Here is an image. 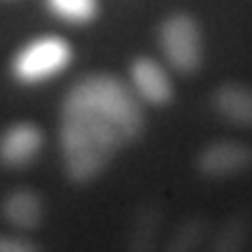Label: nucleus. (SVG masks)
I'll return each instance as SVG.
<instances>
[{
	"label": "nucleus",
	"mask_w": 252,
	"mask_h": 252,
	"mask_svg": "<svg viewBox=\"0 0 252 252\" xmlns=\"http://www.w3.org/2000/svg\"><path fill=\"white\" fill-rule=\"evenodd\" d=\"M45 7L54 19L75 26L91 24L100 12L98 0H45Z\"/></svg>",
	"instance_id": "nucleus-12"
},
{
	"label": "nucleus",
	"mask_w": 252,
	"mask_h": 252,
	"mask_svg": "<svg viewBox=\"0 0 252 252\" xmlns=\"http://www.w3.org/2000/svg\"><path fill=\"white\" fill-rule=\"evenodd\" d=\"M213 110L241 128H252V89L241 82H224L213 91Z\"/></svg>",
	"instance_id": "nucleus-8"
},
{
	"label": "nucleus",
	"mask_w": 252,
	"mask_h": 252,
	"mask_svg": "<svg viewBox=\"0 0 252 252\" xmlns=\"http://www.w3.org/2000/svg\"><path fill=\"white\" fill-rule=\"evenodd\" d=\"M252 168V147L241 140H215L196 154V171L208 180H229Z\"/></svg>",
	"instance_id": "nucleus-4"
},
{
	"label": "nucleus",
	"mask_w": 252,
	"mask_h": 252,
	"mask_svg": "<svg viewBox=\"0 0 252 252\" xmlns=\"http://www.w3.org/2000/svg\"><path fill=\"white\" fill-rule=\"evenodd\" d=\"M40 245L24 231H0V252H35Z\"/></svg>",
	"instance_id": "nucleus-13"
},
{
	"label": "nucleus",
	"mask_w": 252,
	"mask_h": 252,
	"mask_svg": "<svg viewBox=\"0 0 252 252\" xmlns=\"http://www.w3.org/2000/svg\"><path fill=\"white\" fill-rule=\"evenodd\" d=\"M45 150V131L33 122H14L0 133V163L12 171L28 168Z\"/></svg>",
	"instance_id": "nucleus-5"
},
{
	"label": "nucleus",
	"mask_w": 252,
	"mask_h": 252,
	"mask_svg": "<svg viewBox=\"0 0 252 252\" xmlns=\"http://www.w3.org/2000/svg\"><path fill=\"white\" fill-rule=\"evenodd\" d=\"M163 220H166V213H163L161 203L150 201V203L138 206L126 226V248L128 250H152L159 243Z\"/></svg>",
	"instance_id": "nucleus-9"
},
{
	"label": "nucleus",
	"mask_w": 252,
	"mask_h": 252,
	"mask_svg": "<svg viewBox=\"0 0 252 252\" xmlns=\"http://www.w3.org/2000/svg\"><path fill=\"white\" fill-rule=\"evenodd\" d=\"M0 215L9 229L31 234L45 222V201L35 189L17 187L0 201Z\"/></svg>",
	"instance_id": "nucleus-7"
},
{
	"label": "nucleus",
	"mask_w": 252,
	"mask_h": 252,
	"mask_svg": "<svg viewBox=\"0 0 252 252\" xmlns=\"http://www.w3.org/2000/svg\"><path fill=\"white\" fill-rule=\"evenodd\" d=\"M145 133V112L131 84L110 72H87L65 91L59 112L63 173L72 185L98 180L119 152Z\"/></svg>",
	"instance_id": "nucleus-1"
},
{
	"label": "nucleus",
	"mask_w": 252,
	"mask_h": 252,
	"mask_svg": "<svg viewBox=\"0 0 252 252\" xmlns=\"http://www.w3.org/2000/svg\"><path fill=\"white\" fill-rule=\"evenodd\" d=\"M128 84H131L135 96L140 98V103H147L154 108H163L175 98L171 75L166 72L161 63L150 59V56H138L131 61Z\"/></svg>",
	"instance_id": "nucleus-6"
},
{
	"label": "nucleus",
	"mask_w": 252,
	"mask_h": 252,
	"mask_svg": "<svg viewBox=\"0 0 252 252\" xmlns=\"http://www.w3.org/2000/svg\"><path fill=\"white\" fill-rule=\"evenodd\" d=\"M210 234H213V224L208 222V217L189 215L173 229V234H171V238H168L166 248L173 252L203 250L206 245H210Z\"/></svg>",
	"instance_id": "nucleus-10"
},
{
	"label": "nucleus",
	"mask_w": 252,
	"mask_h": 252,
	"mask_svg": "<svg viewBox=\"0 0 252 252\" xmlns=\"http://www.w3.org/2000/svg\"><path fill=\"white\" fill-rule=\"evenodd\" d=\"M159 47L173 70L194 75L203 63V31L194 14L173 12L159 26Z\"/></svg>",
	"instance_id": "nucleus-3"
},
{
	"label": "nucleus",
	"mask_w": 252,
	"mask_h": 252,
	"mask_svg": "<svg viewBox=\"0 0 252 252\" xmlns=\"http://www.w3.org/2000/svg\"><path fill=\"white\" fill-rule=\"evenodd\" d=\"M250 243V220L243 213L224 217L210 234V248L215 252H241Z\"/></svg>",
	"instance_id": "nucleus-11"
},
{
	"label": "nucleus",
	"mask_w": 252,
	"mask_h": 252,
	"mask_svg": "<svg viewBox=\"0 0 252 252\" xmlns=\"http://www.w3.org/2000/svg\"><path fill=\"white\" fill-rule=\"evenodd\" d=\"M72 61V47L61 35H35L21 45L9 61L12 80L24 87H37L59 77Z\"/></svg>",
	"instance_id": "nucleus-2"
}]
</instances>
